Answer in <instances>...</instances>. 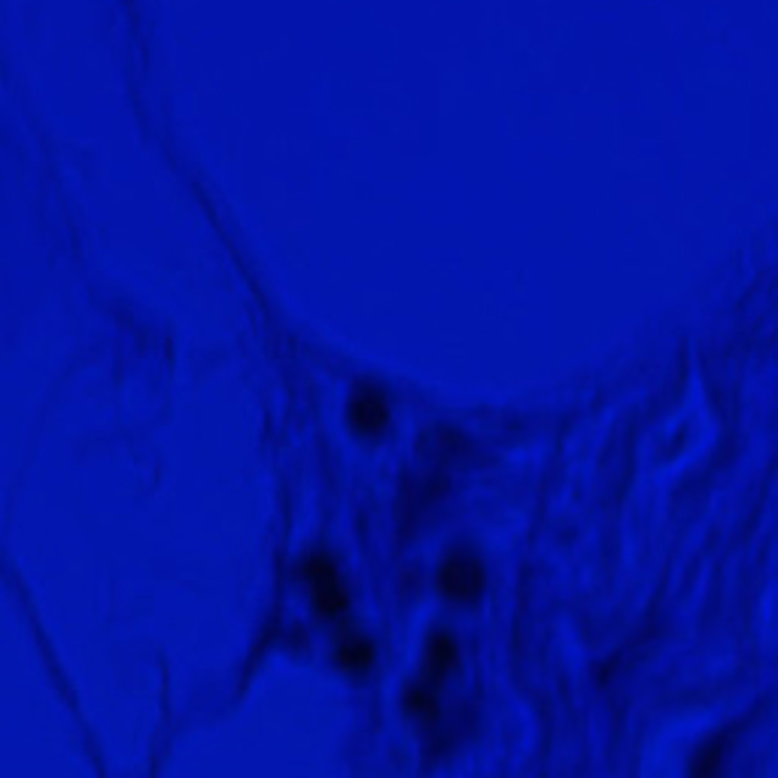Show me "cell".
I'll return each instance as SVG.
<instances>
[{"mask_svg":"<svg viewBox=\"0 0 778 778\" xmlns=\"http://www.w3.org/2000/svg\"><path fill=\"white\" fill-rule=\"evenodd\" d=\"M304 578L310 584L317 611L323 617H338L347 608V593H344L341 575H338V569H335V563L329 557H323V554L310 557L307 566H304Z\"/></svg>","mask_w":778,"mask_h":778,"instance_id":"1","label":"cell"},{"mask_svg":"<svg viewBox=\"0 0 778 778\" xmlns=\"http://www.w3.org/2000/svg\"><path fill=\"white\" fill-rule=\"evenodd\" d=\"M441 593L453 602H472L484 590V569L475 557L469 554H453L438 575Z\"/></svg>","mask_w":778,"mask_h":778,"instance_id":"2","label":"cell"},{"mask_svg":"<svg viewBox=\"0 0 778 778\" xmlns=\"http://www.w3.org/2000/svg\"><path fill=\"white\" fill-rule=\"evenodd\" d=\"M350 426L365 435V438H377L383 435L386 423H389V408L386 399L377 386H359V393L350 402V414H347Z\"/></svg>","mask_w":778,"mask_h":778,"instance_id":"3","label":"cell"},{"mask_svg":"<svg viewBox=\"0 0 778 778\" xmlns=\"http://www.w3.org/2000/svg\"><path fill=\"white\" fill-rule=\"evenodd\" d=\"M335 663H338L344 672L359 675V672H365V669L374 663V645H371L368 639H362V636H347V639L338 645V651H335Z\"/></svg>","mask_w":778,"mask_h":778,"instance_id":"4","label":"cell"},{"mask_svg":"<svg viewBox=\"0 0 778 778\" xmlns=\"http://www.w3.org/2000/svg\"><path fill=\"white\" fill-rule=\"evenodd\" d=\"M453 663H456V642L444 633L435 636L432 645H429V654H426V681L438 684Z\"/></svg>","mask_w":778,"mask_h":778,"instance_id":"5","label":"cell"},{"mask_svg":"<svg viewBox=\"0 0 778 778\" xmlns=\"http://www.w3.org/2000/svg\"><path fill=\"white\" fill-rule=\"evenodd\" d=\"M405 709L408 715L420 718V721H435L438 718V696H435V684H414L405 693Z\"/></svg>","mask_w":778,"mask_h":778,"instance_id":"6","label":"cell"},{"mask_svg":"<svg viewBox=\"0 0 778 778\" xmlns=\"http://www.w3.org/2000/svg\"><path fill=\"white\" fill-rule=\"evenodd\" d=\"M718 757H721V745H712L709 751H703V760L693 766V772H712L718 766Z\"/></svg>","mask_w":778,"mask_h":778,"instance_id":"7","label":"cell"}]
</instances>
